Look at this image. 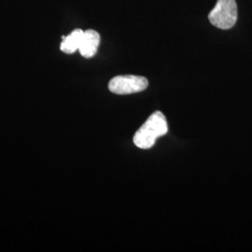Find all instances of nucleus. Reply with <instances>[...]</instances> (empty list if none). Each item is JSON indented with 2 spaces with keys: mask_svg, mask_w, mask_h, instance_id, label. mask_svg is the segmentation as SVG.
<instances>
[{
  "mask_svg": "<svg viewBox=\"0 0 252 252\" xmlns=\"http://www.w3.org/2000/svg\"><path fill=\"white\" fill-rule=\"evenodd\" d=\"M168 131L166 118L161 111H155L143 124L134 135V143L142 150L153 147L158 137L165 135Z\"/></svg>",
  "mask_w": 252,
  "mask_h": 252,
  "instance_id": "1",
  "label": "nucleus"
},
{
  "mask_svg": "<svg viewBox=\"0 0 252 252\" xmlns=\"http://www.w3.org/2000/svg\"><path fill=\"white\" fill-rule=\"evenodd\" d=\"M208 20L212 26L227 30L234 27L237 21V5L235 0H218L209 12Z\"/></svg>",
  "mask_w": 252,
  "mask_h": 252,
  "instance_id": "2",
  "label": "nucleus"
},
{
  "mask_svg": "<svg viewBox=\"0 0 252 252\" xmlns=\"http://www.w3.org/2000/svg\"><path fill=\"white\" fill-rule=\"evenodd\" d=\"M148 80L141 76L124 75L114 77L108 83V90L116 94H131L146 90Z\"/></svg>",
  "mask_w": 252,
  "mask_h": 252,
  "instance_id": "3",
  "label": "nucleus"
},
{
  "mask_svg": "<svg viewBox=\"0 0 252 252\" xmlns=\"http://www.w3.org/2000/svg\"><path fill=\"white\" fill-rule=\"evenodd\" d=\"M83 34L84 31L81 29H75L68 36H63V41L60 46L61 51L68 54H74L76 51H79Z\"/></svg>",
  "mask_w": 252,
  "mask_h": 252,
  "instance_id": "5",
  "label": "nucleus"
},
{
  "mask_svg": "<svg viewBox=\"0 0 252 252\" xmlns=\"http://www.w3.org/2000/svg\"><path fill=\"white\" fill-rule=\"evenodd\" d=\"M100 44V35L94 30L84 31L79 51L84 58H92L97 53Z\"/></svg>",
  "mask_w": 252,
  "mask_h": 252,
  "instance_id": "4",
  "label": "nucleus"
}]
</instances>
